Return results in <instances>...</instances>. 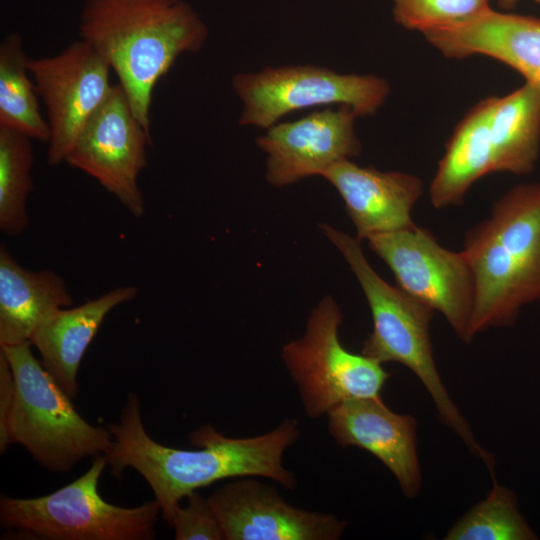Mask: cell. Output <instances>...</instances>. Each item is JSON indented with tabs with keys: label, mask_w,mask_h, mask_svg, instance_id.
<instances>
[{
	"label": "cell",
	"mask_w": 540,
	"mask_h": 540,
	"mask_svg": "<svg viewBox=\"0 0 540 540\" xmlns=\"http://www.w3.org/2000/svg\"><path fill=\"white\" fill-rule=\"evenodd\" d=\"M104 453L111 473L135 469L151 487L165 521L170 525L181 499L219 480L264 477L294 489L297 480L283 466L284 452L301 435L298 421L286 419L275 429L250 438H231L205 424L189 435L196 449L168 447L152 439L144 428L140 400L130 393Z\"/></svg>",
	"instance_id": "cell-1"
},
{
	"label": "cell",
	"mask_w": 540,
	"mask_h": 540,
	"mask_svg": "<svg viewBox=\"0 0 540 540\" xmlns=\"http://www.w3.org/2000/svg\"><path fill=\"white\" fill-rule=\"evenodd\" d=\"M80 39L119 79L131 109L150 132L156 84L183 53H198L208 28L184 0H85Z\"/></svg>",
	"instance_id": "cell-2"
},
{
	"label": "cell",
	"mask_w": 540,
	"mask_h": 540,
	"mask_svg": "<svg viewBox=\"0 0 540 540\" xmlns=\"http://www.w3.org/2000/svg\"><path fill=\"white\" fill-rule=\"evenodd\" d=\"M463 246L474 278L473 339L513 325L523 306L540 300V183L506 191Z\"/></svg>",
	"instance_id": "cell-3"
},
{
	"label": "cell",
	"mask_w": 540,
	"mask_h": 540,
	"mask_svg": "<svg viewBox=\"0 0 540 540\" xmlns=\"http://www.w3.org/2000/svg\"><path fill=\"white\" fill-rule=\"evenodd\" d=\"M319 228L345 258L368 302L373 329L361 353L381 364L397 362L409 368L431 396L441 422L486 466L491 465L493 454L476 441L437 371L429 333L435 310L381 278L366 259L357 237L326 223Z\"/></svg>",
	"instance_id": "cell-4"
},
{
	"label": "cell",
	"mask_w": 540,
	"mask_h": 540,
	"mask_svg": "<svg viewBox=\"0 0 540 540\" xmlns=\"http://www.w3.org/2000/svg\"><path fill=\"white\" fill-rule=\"evenodd\" d=\"M31 343L0 347L11 367L15 393L10 443L22 445L46 469L64 473L112 445L109 428L88 423L71 398L32 353Z\"/></svg>",
	"instance_id": "cell-5"
},
{
	"label": "cell",
	"mask_w": 540,
	"mask_h": 540,
	"mask_svg": "<svg viewBox=\"0 0 540 540\" xmlns=\"http://www.w3.org/2000/svg\"><path fill=\"white\" fill-rule=\"evenodd\" d=\"M107 465L104 454L95 457L85 474L48 495L2 496L1 524L50 540L154 539L161 513L158 502L132 508L106 502L98 493V483Z\"/></svg>",
	"instance_id": "cell-6"
},
{
	"label": "cell",
	"mask_w": 540,
	"mask_h": 540,
	"mask_svg": "<svg viewBox=\"0 0 540 540\" xmlns=\"http://www.w3.org/2000/svg\"><path fill=\"white\" fill-rule=\"evenodd\" d=\"M342 320L336 301L325 296L309 315L303 336L282 348L281 358L310 418L327 415L345 401L381 398L390 378L381 363L344 348L338 337Z\"/></svg>",
	"instance_id": "cell-7"
},
{
	"label": "cell",
	"mask_w": 540,
	"mask_h": 540,
	"mask_svg": "<svg viewBox=\"0 0 540 540\" xmlns=\"http://www.w3.org/2000/svg\"><path fill=\"white\" fill-rule=\"evenodd\" d=\"M232 87L242 102L240 126L268 129L285 115L306 108L348 106L358 117L371 116L391 88L376 75L340 74L314 65L267 67L239 73Z\"/></svg>",
	"instance_id": "cell-8"
},
{
	"label": "cell",
	"mask_w": 540,
	"mask_h": 540,
	"mask_svg": "<svg viewBox=\"0 0 540 540\" xmlns=\"http://www.w3.org/2000/svg\"><path fill=\"white\" fill-rule=\"evenodd\" d=\"M367 241L388 265L399 288L440 312L461 341H472L474 278L463 251L443 247L429 230L417 225Z\"/></svg>",
	"instance_id": "cell-9"
},
{
	"label": "cell",
	"mask_w": 540,
	"mask_h": 540,
	"mask_svg": "<svg viewBox=\"0 0 540 540\" xmlns=\"http://www.w3.org/2000/svg\"><path fill=\"white\" fill-rule=\"evenodd\" d=\"M149 144L150 132L118 83L87 121L65 162L93 177L132 215L141 217L145 208L138 176L147 165Z\"/></svg>",
	"instance_id": "cell-10"
},
{
	"label": "cell",
	"mask_w": 540,
	"mask_h": 540,
	"mask_svg": "<svg viewBox=\"0 0 540 540\" xmlns=\"http://www.w3.org/2000/svg\"><path fill=\"white\" fill-rule=\"evenodd\" d=\"M28 70L46 107L50 129L48 163L65 159L87 121L108 97L109 65L84 40L56 55L29 58Z\"/></svg>",
	"instance_id": "cell-11"
},
{
	"label": "cell",
	"mask_w": 540,
	"mask_h": 540,
	"mask_svg": "<svg viewBox=\"0 0 540 540\" xmlns=\"http://www.w3.org/2000/svg\"><path fill=\"white\" fill-rule=\"evenodd\" d=\"M208 501L224 540H337L347 525L335 515L296 508L251 477L223 485Z\"/></svg>",
	"instance_id": "cell-12"
},
{
	"label": "cell",
	"mask_w": 540,
	"mask_h": 540,
	"mask_svg": "<svg viewBox=\"0 0 540 540\" xmlns=\"http://www.w3.org/2000/svg\"><path fill=\"white\" fill-rule=\"evenodd\" d=\"M357 114L348 106L327 107L300 119L276 123L256 139L266 154V179L284 187L322 176L332 165L360 154L354 130Z\"/></svg>",
	"instance_id": "cell-13"
},
{
	"label": "cell",
	"mask_w": 540,
	"mask_h": 540,
	"mask_svg": "<svg viewBox=\"0 0 540 540\" xmlns=\"http://www.w3.org/2000/svg\"><path fill=\"white\" fill-rule=\"evenodd\" d=\"M327 416L329 433L337 444L368 451L394 475L405 497L418 495L422 475L415 417L390 410L382 398L345 401Z\"/></svg>",
	"instance_id": "cell-14"
},
{
	"label": "cell",
	"mask_w": 540,
	"mask_h": 540,
	"mask_svg": "<svg viewBox=\"0 0 540 540\" xmlns=\"http://www.w3.org/2000/svg\"><path fill=\"white\" fill-rule=\"evenodd\" d=\"M322 177L343 199L360 241L416 225L411 210L423 193L419 177L361 167L350 159L332 165Z\"/></svg>",
	"instance_id": "cell-15"
},
{
	"label": "cell",
	"mask_w": 540,
	"mask_h": 540,
	"mask_svg": "<svg viewBox=\"0 0 540 540\" xmlns=\"http://www.w3.org/2000/svg\"><path fill=\"white\" fill-rule=\"evenodd\" d=\"M445 57L485 55L540 89V19L488 8L473 19L422 33Z\"/></svg>",
	"instance_id": "cell-16"
},
{
	"label": "cell",
	"mask_w": 540,
	"mask_h": 540,
	"mask_svg": "<svg viewBox=\"0 0 540 540\" xmlns=\"http://www.w3.org/2000/svg\"><path fill=\"white\" fill-rule=\"evenodd\" d=\"M137 288L125 286L74 308H58L38 325L30 343L41 363L61 389L74 399L78 394L77 373L83 355L106 315L133 299Z\"/></svg>",
	"instance_id": "cell-17"
},
{
	"label": "cell",
	"mask_w": 540,
	"mask_h": 540,
	"mask_svg": "<svg viewBox=\"0 0 540 540\" xmlns=\"http://www.w3.org/2000/svg\"><path fill=\"white\" fill-rule=\"evenodd\" d=\"M64 280L51 270L22 267L0 247V347L30 339L51 312L71 305Z\"/></svg>",
	"instance_id": "cell-18"
},
{
	"label": "cell",
	"mask_w": 540,
	"mask_h": 540,
	"mask_svg": "<svg viewBox=\"0 0 540 540\" xmlns=\"http://www.w3.org/2000/svg\"><path fill=\"white\" fill-rule=\"evenodd\" d=\"M493 100L494 96L477 102L448 139L429 187L430 202L435 209L461 205L478 179L494 173L490 137Z\"/></svg>",
	"instance_id": "cell-19"
},
{
	"label": "cell",
	"mask_w": 540,
	"mask_h": 540,
	"mask_svg": "<svg viewBox=\"0 0 540 540\" xmlns=\"http://www.w3.org/2000/svg\"><path fill=\"white\" fill-rule=\"evenodd\" d=\"M493 172L531 173L540 153V89L526 82L495 97L490 112Z\"/></svg>",
	"instance_id": "cell-20"
},
{
	"label": "cell",
	"mask_w": 540,
	"mask_h": 540,
	"mask_svg": "<svg viewBox=\"0 0 540 540\" xmlns=\"http://www.w3.org/2000/svg\"><path fill=\"white\" fill-rule=\"evenodd\" d=\"M28 59L19 33H10L1 41L0 128L17 131L32 140L49 142V125L40 111Z\"/></svg>",
	"instance_id": "cell-21"
},
{
	"label": "cell",
	"mask_w": 540,
	"mask_h": 540,
	"mask_svg": "<svg viewBox=\"0 0 540 540\" xmlns=\"http://www.w3.org/2000/svg\"><path fill=\"white\" fill-rule=\"evenodd\" d=\"M31 140L0 128V229L8 235H19L29 225L26 204L33 189Z\"/></svg>",
	"instance_id": "cell-22"
},
{
	"label": "cell",
	"mask_w": 540,
	"mask_h": 540,
	"mask_svg": "<svg viewBox=\"0 0 540 540\" xmlns=\"http://www.w3.org/2000/svg\"><path fill=\"white\" fill-rule=\"evenodd\" d=\"M488 495L448 530L445 540H534L537 534L517 507L515 494L491 476Z\"/></svg>",
	"instance_id": "cell-23"
},
{
	"label": "cell",
	"mask_w": 540,
	"mask_h": 540,
	"mask_svg": "<svg viewBox=\"0 0 540 540\" xmlns=\"http://www.w3.org/2000/svg\"><path fill=\"white\" fill-rule=\"evenodd\" d=\"M394 20L421 33L465 23L490 8L489 0H393Z\"/></svg>",
	"instance_id": "cell-24"
},
{
	"label": "cell",
	"mask_w": 540,
	"mask_h": 540,
	"mask_svg": "<svg viewBox=\"0 0 540 540\" xmlns=\"http://www.w3.org/2000/svg\"><path fill=\"white\" fill-rule=\"evenodd\" d=\"M188 505L176 508L170 526L176 540H224L221 526L208 498L196 491L186 496Z\"/></svg>",
	"instance_id": "cell-25"
},
{
	"label": "cell",
	"mask_w": 540,
	"mask_h": 540,
	"mask_svg": "<svg viewBox=\"0 0 540 540\" xmlns=\"http://www.w3.org/2000/svg\"><path fill=\"white\" fill-rule=\"evenodd\" d=\"M15 383L9 362L0 351V451L5 452L9 442L8 423L14 402Z\"/></svg>",
	"instance_id": "cell-26"
},
{
	"label": "cell",
	"mask_w": 540,
	"mask_h": 540,
	"mask_svg": "<svg viewBox=\"0 0 540 540\" xmlns=\"http://www.w3.org/2000/svg\"><path fill=\"white\" fill-rule=\"evenodd\" d=\"M518 1L519 0H498V3L502 8L510 10L515 7Z\"/></svg>",
	"instance_id": "cell-27"
},
{
	"label": "cell",
	"mask_w": 540,
	"mask_h": 540,
	"mask_svg": "<svg viewBox=\"0 0 540 540\" xmlns=\"http://www.w3.org/2000/svg\"><path fill=\"white\" fill-rule=\"evenodd\" d=\"M536 1L540 2V0H536Z\"/></svg>",
	"instance_id": "cell-28"
}]
</instances>
